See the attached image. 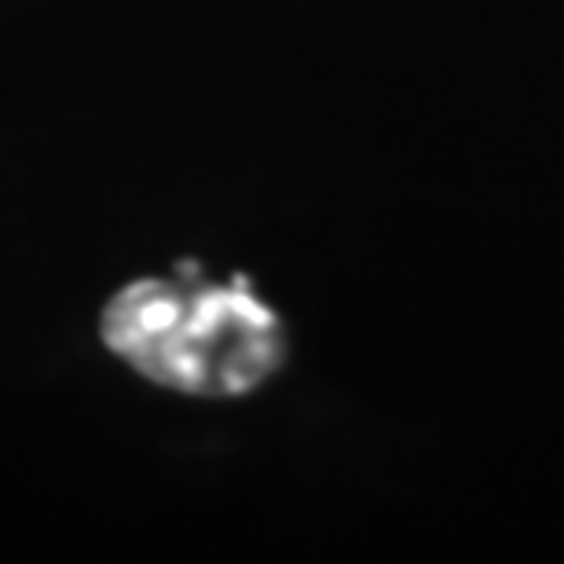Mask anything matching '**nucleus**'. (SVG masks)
Returning a JSON list of instances; mask_svg holds the SVG:
<instances>
[{
	"mask_svg": "<svg viewBox=\"0 0 564 564\" xmlns=\"http://www.w3.org/2000/svg\"><path fill=\"white\" fill-rule=\"evenodd\" d=\"M104 341L143 378L195 397H242L286 356L275 312L242 275L132 282L107 304Z\"/></svg>",
	"mask_w": 564,
	"mask_h": 564,
	"instance_id": "nucleus-1",
	"label": "nucleus"
}]
</instances>
